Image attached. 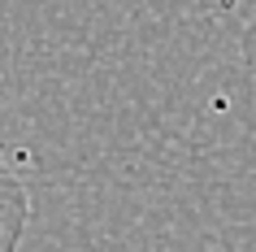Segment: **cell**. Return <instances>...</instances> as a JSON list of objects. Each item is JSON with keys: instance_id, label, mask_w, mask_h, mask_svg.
<instances>
[{"instance_id": "6da1fadb", "label": "cell", "mask_w": 256, "mask_h": 252, "mask_svg": "<svg viewBox=\"0 0 256 252\" xmlns=\"http://www.w3.org/2000/svg\"><path fill=\"white\" fill-rule=\"evenodd\" d=\"M30 226V196L18 170L0 157V252H18Z\"/></svg>"}]
</instances>
